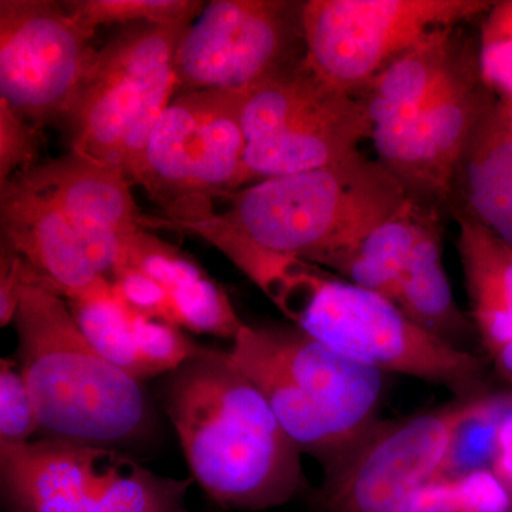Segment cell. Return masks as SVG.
Here are the masks:
<instances>
[{
	"label": "cell",
	"mask_w": 512,
	"mask_h": 512,
	"mask_svg": "<svg viewBox=\"0 0 512 512\" xmlns=\"http://www.w3.org/2000/svg\"><path fill=\"white\" fill-rule=\"evenodd\" d=\"M225 198L227 210L180 232L217 248L265 293L292 265H318L409 201L399 181L362 153L335 167L258 181Z\"/></svg>",
	"instance_id": "1"
},
{
	"label": "cell",
	"mask_w": 512,
	"mask_h": 512,
	"mask_svg": "<svg viewBox=\"0 0 512 512\" xmlns=\"http://www.w3.org/2000/svg\"><path fill=\"white\" fill-rule=\"evenodd\" d=\"M161 400L192 480L221 510L265 511L309 490L302 451L228 350L200 346Z\"/></svg>",
	"instance_id": "2"
},
{
	"label": "cell",
	"mask_w": 512,
	"mask_h": 512,
	"mask_svg": "<svg viewBox=\"0 0 512 512\" xmlns=\"http://www.w3.org/2000/svg\"><path fill=\"white\" fill-rule=\"evenodd\" d=\"M12 325L46 439L123 451L151 439L156 416L143 382L94 349L66 299L32 271Z\"/></svg>",
	"instance_id": "3"
},
{
	"label": "cell",
	"mask_w": 512,
	"mask_h": 512,
	"mask_svg": "<svg viewBox=\"0 0 512 512\" xmlns=\"http://www.w3.org/2000/svg\"><path fill=\"white\" fill-rule=\"evenodd\" d=\"M228 352L293 443L325 468L376 423L384 373L295 325H244Z\"/></svg>",
	"instance_id": "4"
},
{
	"label": "cell",
	"mask_w": 512,
	"mask_h": 512,
	"mask_svg": "<svg viewBox=\"0 0 512 512\" xmlns=\"http://www.w3.org/2000/svg\"><path fill=\"white\" fill-rule=\"evenodd\" d=\"M296 328L383 373L443 384L478 396L481 359L419 328L392 301L320 266L292 265L268 293Z\"/></svg>",
	"instance_id": "5"
},
{
	"label": "cell",
	"mask_w": 512,
	"mask_h": 512,
	"mask_svg": "<svg viewBox=\"0 0 512 512\" xmlns=\"http://www.w3.org/2000/svg\"><path fill=\"white\" fill-rule=\"evenodd\" d=\"M190 26H123L99 53L67 116L72 151L116 164L134 184L177 90L174 60Z\"/></svg>",
	"instance_id": "6"
},
{
	"label": "cell",
	"mask_w": 512,
	"mask_h": 512,
	"mask_svg": "<svg viewBox=\"0 0 512 512\" xmlns=\"http://www.w3.org/2000/svg\"><path fill=\"white\" fill-rule=\"evenodd\" d=\"M245 93L195 90L174 97L148 140L134 184L163 211L143 227L180 231L208 220L215 200L237 191L244 165Z\"/></svg>",
	"instance_id": "7"
},
{
	"label": "cell",
	"mask_w": 512,
	"mask_h": 512,
	"mask_svg": "<svg viewBox=\"0 0 512 512\" xmlns=\"http://www.w3.org/2000/svg\"><path fill=\"white\" fill-rule=\"evenodd\" d=\"M242 127L247 148L239 188L346 163L373 133L360 100L306 59L244 94Z\"/></svg>",
	"instance_id": "8"
},
{
	"label": "cell",
	"mask_w": 512,
	"mask_h": 512,
	"mask_svg": "<svg viewBox=\"0 0 512 512\" xmlns=\"http://www.w3.org/2000/svg\"><path fill=\"white\" fill-rule=\"evenodd\" d=\"M192 481L153 473L117 448L46 437L0 446L5 512H191Z\"/></svg>",
	"instance_id": "9"
},
{
	"label": "cell",
	"mask_w": 512,
	"mask_h": 512,
	"mask_svg": "<svg viewBox=\"0 0 512 512\" xmlns=\"http://www.w3.org/2000/svg\"><path fill=\"white\" fill-rule=\"evenodd\" d=\"M491 394L407 417L375 423L326 468L312 494L315 512H407L414 498L439 477L458 427L484 409Z\"/></svg>",
	"instance_id": "10"
},
{
	"label": "cell",
	"mask_w": 512,
	"mask_h": 512,
	"mask_svg": "<svg viewBox=\"0 0 512 512\" xmlns=\"http://www.w3.org/2000/svg\"><path fill=\"white\" fill-rule=\"evenodd\" d=\"M484 0H308L303 3L306 62L343 92L367 84L431 33L484 15Z\"/></svg>",
	"instance_id": "11"
},
{
	"label": "cell",
	"mask_w": 512,
	"mask_h": 512,
	"mask_svg": "<svg viewBox=\"0 0 512 512\" xmlns=\"http://www.w3.org/2000/svg\"><path fill=\"white\" fill-rule=\"evenodd\" d=\"M303 3L214 0L175 53L177 89L247 93L306 56Z\"/></svg>",
	"instance_id": "12"
},
{
	"label": "cell",
	"mask_w": 512,
	"mask_h": 512,
	"mask_svg": "<svg viewBox=\"0 0 512 512\" xmlns=\"http://www.w3.org/2000/svg\"><path fill=\"white\" fill-rule=\"evenodd\" d=\"M64 2L0 0V99L37 128L66 121L99 50Z\"/></svg>",
	"instance_id": "13"
},
{
	"label": "cell",
	"mask_w": 512,
	"mask_h": 512,
	"mask_svg": "<svg viewBox=\"0 0 512 512\" xmlns=\"http://www.w3.org/2000/svg\"><path fill=\"white\" fill-rule=\"evenodd\" d=\"M473 60L461 55L453 72L423 106L373 127L377 161L399 181L409 200L440 212L450 208L458 164L478 119L490 103Z\"/></svg>",
	"instance_id": "14"
},
{
	"label": "cell",
	"mask_w": 512,
	"mask_h": 512,
	"mask_svg": "<svg viewBox=\"0 0 512 512\" xmlns=\"http://www.w3.org/2000/svg\"><path fill=\"white\" fill-rule=\"evenodd\" d=\"M20 173L59 205L87 258L111 281L126 262L128 241L144 228L123 168L70 151Z\"/></svg>",
	"instance_id": "15"
},
{
	"label": "cell",
	"mask_w": 512,
	"mask_h": 512,
	"mask_svg": "<svg viewBox=\"0 0 512 512\" xmlns=\"http://www.w3.org/2000/svg\"><path fill=\"white\" fill-rule=\"evenodd\" d=\"M0 234V244L67 301L107 281L87 258L59 205L22 173L0 185Z\"/></svg>",
	"instance_id": "16"
},
{
	"label": "cell",
	"mask_w": 512,
	"mask_h": 512,
	"mask_svg": "<svg viewBox=\"0 0 512 512\" xmlns=\"http://www.w3.org/2000/svg\"><path fill=\"white\" fill-rule=\"evenodd\" d=\"M450 210L480 222L512 248V123L503 100H491L474 127Z\"/></svg>",
	"instance_id": "17"
},
{
	"label": "cell",
	"mask_w": 512,
	"mask_h": 512,
	"mask_svg": "<svg viewBox=\"0 0 512 512\" xmlns=\"http://www.w3.org/2000/svg\"><path fill=\"white\" fill-rule=\"evenodd\" d=\"M454 217L471 318L491 353L512 339V248L473 218Z\"/></svg>",
	"instance_id": "18"
},
{
	"label": "cell",
	"mask_w": 512,
	"mask_h": 512,
	"mask_svg": "<svg viewBox=\"0 0 512 512\" xmlns=\"http://www.w3.org/2000/svg\"><path fill=\"white\" fill-rule=\"evenodd\" d=\"M439 214L409 200L392 217L370 229L365 237L349 248L326 256L316 266L394 303L414 247Z\"/></svg>",
	"instance_id": "19"
},
{
	"label": "cell",
	"mask_w": 512,
	"mask_h": 512,
	"mask_svg": "<svg viewBox=\"0 0 512 512\" xmlns=\"http://www.w3.org/2000/svg\"><path fill=\"white\" fill-rule=\"evenodd\" d=\"M456 29L431 33L367 84L357 99L373 127L413 113L446 82L463 55Z\"/></svg>",
	"instance_id": "20"
},
{
	"label": "cell",
	"mask_w": 512,
	"mask_h": 512,
	"mask_svg": "<svg viewBox=\"0 0 512 512\" xmlns=\"http://www.w3.org/2000/svg\"><path fill=\"white\" fill-rule=\"evenodd\" d=\"M439 224L440 218H434L414 247L394 305L419 328L463 349L470 325L458 309L444 268Z\"/></svg>",
	"instance_id": "21"
},
{
	"label": "cell",
	"mask_w": 512,
	"mask_h": 512,
	"mask_svg": "<svg viewBox=\"0 0 512 512\" xmlns=\"http://www.w3.org/2000/svg\"><path fill=\"white\" fill-rule=\"evenodd\" d=\"M67 303L94 349L134 379H147L134 339V309L120 298L110 281L100 282Z\"/></svg>",
	"instance_id": "22"
},
{
	"label": "cell",
	"mask_w": 512,
	"mask_h": 512,
	"mask_svg": "<svg viewBox=\"0 0 512 512\" xmlns=\"http://www.w3.org/2000/svg\"><path fill=\"white\" fill-rule=\"evenodd\" d=\"M207 3L198 0H69L64 6L87 33L101 26L151 23L191 26Z\"/></svg>",
	"instance_id": "23"
},
{
	"label": "cell",
	"mask_w": 512,
	"mask_h": 512,
	"mask_svg": "<svg viewBox=\"0 0 512 512\" xmlns=\"http://www.w3.org/2000/svg\"><path fill=\"white\" fill-rule=\"evenodd\" d=\"M511 399L512 394H491L484 409L458 427L437 480H460L493 468L498 430Z\"/></svg>",
	"instance_id": "24"
},
{
	"label": "cell",
	"mask_w": 512,
	"mask_h": 512,
	"mask_svg": "<svg viewBox=\"0 0 512 512\" xmlns=\"http://www.w3.org/2000/svg\"><path fill=\"white\" fill-rule=\"evenodd\" d=\"M171 299L175 323L191 332L234 340L245 325L227 292L208 275L174 292Z\"/></svg>",
	"instance_id": "25"
},
{
	"label": "cell",
	"mask_w": 512,
	"mask_h": 512,
	"mask_svg": "<svg viewBox=\"0 0 512 512\" xmlns=\"http://www.w3.org/2000/svg\"><path fill=\"white\" fill-rule=\"evenodd\" d=\"M478 69L488 90L512 101V0L495 2L485 12Z\"/></svg>",
	"instance_id": "26"
},
{
	"label": "cell",
	"mask_w": 512,
	"mask_h": 512,
	"mask_svg": "<svg viewBox=\"0 0 512 512\" xmlns=\"http://www.w3.org/2000/svg\"><path fill=\"white\" fill-rule=\"evenodd\" d=\"M134 339L147 379L168 375L200 348L180 326L137 311H134Z\"/></svg>",
	"instance_id": "27"
},
{
	"label": "cell",
	"mask_w": 512,
	"mask_h": 512,
	"mask_svg": "<svg viewBox=\"0 0 512 512\" xmlns=\"http://www.w3.org/2000/svg\"><path fill=\"white\" fill-rule=\"evenodd\" d=\"M40 431L35 403L18 360H0V446H20Z\"/></svg>",
	"instance_id": "28"
},
{
	"label": "cell",
	"mask_w": 512,
	"mask_h": 512,
	"mask_svg": "<svg viewBox=\"0 0 512 512\" xmlns=\"http://www.w3.org/2000/svg\"><path fill=\"white\" fill-rule=\"evenodd\" d=\"M40 144V128L0 99V185L35 165Z\"/></svg>",
	"instance_id": "29"
},
{
	"label": "cell",
	"mask_w": 512,
	"mask_h": 512,
	"mask_svg": "<svg viewBox=\"0 0 512 512\" xmlns=\"http://www.w3.org/2000/svg\"><path fill=\"white\" fill-rule=\"evenodd\" d=\"M110 282L120 298L134 311L177 325L170 293L151 276L134 266L124 265Z\"/></svg>",
	"instance_id": "30"
},
{
	"label": "cell",
	"mask_w": 512,
	"mask_h": 512,
	"mask_svg": "<svg viewBox=\"0 0 512 512\" xmlns=\"http://www.w3.org/2000/svg\"><path fill=\"white\" fill-rule=\"evenodd\" d=\"M457 512H512V493L493 470L454 480Z\"/></svg>",
	"instance_id": "31"
},
{
	"label": "cell",
	"mask_w": 512,
	"mask_h": 512,
	"mask_svg": "<svg viewBox=\"0 0 512 512\" xmlns=\"http://www.w3.org/2000/svg\"><path fill=\"white\" fill-rule=\"evenodd\" d=\"M0 325H12L30 269L13 249L0 244Z\"/></svg>",
	"instance_id": "32"
},
{
	"label": "cell",
	"mask_w": 512,
	"mask_h": 512,
	"mask_svg": "<svg viewBox=\"0 0 512 512\" xmlns=\"http://www.w3.org/2000/svg\"><path fill=\"white\" fill-rule=\"evenodd\" d=\"M407 512H457L454 481L436 480L426 485Z\"/></svg>",
	"instance_id": "33"
},
{
	"label": "cell",
	"mask_w": 512,
	"mask_h": 512,
	"mask_svg": "<svg viewBox=\"0 0 512 512\" xmlns=\"http://www.w3.org/2000/svg\"><path fill=\"white\" fill-rule=\"evenodd\" d=\"M493 473L500 478L512 493V399L505 409L498 430L497 454L493 464Z\"/></svg>",
	"instance_id": "34"
},
{
	"label": "cell",
	"mask_w": 512,
	"mask_h": 512,
	"mask_svg": "<svg viewBox=\"0 0 512 512\" xmlns=\"http://www.w3.org/2000/svg\"><path fill=\"white\" fill-rule=\"evenodd\" d=\"M490 356L497 372L512 384V339L493 350Z\"/></svg>",
	"instance_id": "35"
},
{
	"label": "cell",
	"mask_w": 512,
	"mask_h": 512,
	"mask_svg": "<svg viewBox=\"0 0 512 512\" xmlns=\"http://www.w3.org/2000/svg\"><path fill=\"white\" fill-rule=\"evenodd\" d=\"M503 101L505 103V106H507L508 114H510V119H511V123H512V101H505V100H503Z\"/></svg>",
	"instance_id": "36"
},
{
	"label": "cell",
	"mask_w": 512,
	"mask_h": 512,
	"mask_svg": "<svg viewBox=\"0 0 512 512\" xmlns=\"http://www.w3.org/2000/svg\"><path fill=\"white\" fill-rule=\"evenodd\" d=\"M218 512H232V511L221 510V511H218Z\"/></svg>",
	"instance_id": "37"
}]
</instances>
